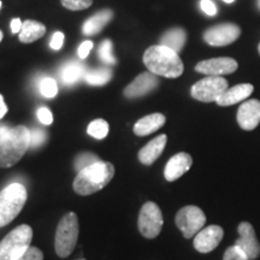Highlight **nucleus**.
<instances>
[{
	"label": "nucleus",
	"instance_id": "obj_1",
	"mask_svg": "<svg viewBox=\"0 0 260 260\" xmlns=\"http://www.w3.org/2000/svg\"><path fill=\"white\" fill-rule=\"evenodd\" d=\"M144 63L152 74L167 79H177L184 70L178 53L162 45L148 47L144 53Z\"/></svg>",
	"mask_w": 260,
	"mask_h": 260
},
{
	"label": "nucleus",
	"instance_id": "obj_2",
	"mask_svg": "<svg viewBox=\"0 0 260 260\" xmlns=\"http://www.w3.org/2000/svg\"><path fill=\"white\" fill-rule=\"evenodd\" d=\"M115 176V167L109 161H96L77 174L73 187L79 195L87 197L105 188Z\"/></svg>",
	"mask_w": 260,
	"mask_h": 260
},
{
	"label": "nucleus",
	"instance_id": "obj_3",
	"mask_svg": "<svg viewBox=\"0 0 260 260\" xmlns=\"http://www.w3.org/2000/svg\"><path fill=\"white\" fill-rule=\"evenodd\" d=\"M30 147V130L24 125L11 128L0 139V168H11Z\"/></svg>",
	"mask_w": 260,
	"mask_h": 260
},
{
	"label": "nucleus",
	"instance_id": "obj_4",
	"mask_svg": "<svg viewBox=\"0 0 260 260\" xmlns=\"http://www.w3.org/2000/svg\"><path fill=\"white\" fill-rule=\"evenodd\" d=\"M27 189L21 183H11L0 191V228L18 216L27 203Z\"/></svg>",
	"mask_w": 260,
	"mask_h": 260
},
{
	"label": "nucleus",
	"instance_id": "obj_5",
	"mask_svg": "<svg viewBox=\"0 0 260 260\" xmlns=\"http://www.w3.org/2000/svg\"><path fill=\"white\" fill-rule=\"evenodd\" d=\"M32 230L27 224H22L10 232L0 241V260H18L30 247Z\"/></svg>",
	"mask_w": 260,
	"mask_h": 260
},
{
	"label": "nucleus",
	"instance_id": "obj_6",
	"mask_svg": "<svg viewBox=\"0 0 260 260\" xmlns=\"http://www.w3.org/2000/svg\"><path fill=\"white\" fill-rule=\"evenodd\" d=\"M79 219L75 212L67 213L58 223L54 247L60 258H67L73 253L79 239Z\"/></svg>",
	"mask_w": 260,
	"mask_h": 260
},
{
	"label": "nucleus",
	"instance_id": "obj_7",
	"mask_svg": "<svg viewBox=\"0 0 260 260\" xmlns=\"http://www.w3.org/2000/svg\"><path fill=\"white\" fill-rule=\"evenodd\" d=\"M175 223L180 232L186 239H191L204 229L205 223H206V216L204 211L198 206H184L178 211L176 217H175Z\"/></svg>",
	"mask_w": 260,
	"mask_h": 260
},
{
	"label": "nucleus",
	"instance_id": "obj_8",
	"mask_svg": "<svg viewBox=\"0 0 260 260\" xmlns=\"http://www.w3.org/2000/svg\"><path fill=\"white\" fill-rule=\"evenodd\" d=\"M164 219L159 206L153 201H148L141 207L139 213V232L146 239H154L161 232Z\"/></svg>",
	"mask_w": 260,
	"mask_h": 260
},
{
	"label": "nucleus",
	"instance_id": "obj_9",
	"mask_svg": "<svg viewBox=\"0 0 260 260\" xmlns=\"http://www.w3.org/2000/svg\"><path fill=\"white\" fill-rule=\"evenodd\" d=\"M229 88L228 81L222 76H207L198 81L191 87L190 94L195 100L203 103L217 102L219 96Z\"/></svg>",
	"mask_w": 260,
	"mask_h": 260
},
{
	"label": "nucleus",
	"instance_id": "obj_10",
	"mask_svg": "<svg viewBox=\"0 0 260 260\" xmlns=\"http://www.w3.org/2000/svg\"><path fill=\"white\" fill-rule=\"evenodd\" d=\"M241 34L239 25L233 23H222L213 25L204 32V40L214 47H222L233 44Z\"/></svg>",
	"mask_w": 260,
	"mask_h": 260
},
{
	"label": "nucleus",
	"instance_id": "obj_11",
	"mask_svg": "<svg viewBox=\"0 0 260 260\" xmlns=\"http://www.w3.org/2000/svg\"><path fill=\"white\" fill-rule=\"evenodd\" d=\"M240 237L235 241V246L239 247L249 260H255L260 255V243L256 239L254 228L251 223L242 222L237 228Z\"/></svg>",
	"mask_w": 260,
	"mask_h": 260
},
{
	"label": "nucleus",
	"instance_id": "obj_12",
	"mask_svg": "<svg viewBox=\"0 0 260 260\" xmlns=\"http://www.w3.org/2000/svg\"><path fill=\"white\" fill-rule=\"evenodd\" d=\"M237 67L239 64L233 58L220 57L200 61L195 67V70L200 74L207 75V76H223V75L235 73Z\"/></svg>",
	"mask_w": 260,
	"mask_h": 260
},
{
	"label": "nucleus",
	"instance_id": "obj_13",
	"mask_svg": "<svg viewBox=\"0 0 260 260\" xmlns=\"http://www.w3.org/2000/svg\"><path fill=\"white\" fill-rule=\"evenodd\" d=\"M224 230L219 225H210L201 229L194 236V248L200 253H210L218 247L223 240Z\"/></svg>",
	"mask_w": 260,
	"mask_h": 260
},
{
	"label": "nucleus",
	"instance_id": "obj_14",
	"mask_svg": "<svg viewBox=\"0 0 260 260\" xmlns=\"http://www.w3.org/2000/svg\"><path fill=\"white\" fill-rule=\"evenodd\" d=\"M158 83L159 81L157 75L152 74L151 71H148V73H142L140 74L132 83L126 86V88L124 89L123 94H124V96L128 98V99L141 98L157 88Z\"/></svg>",
	"mask_w": 260,
	"mask_h": 260
},
{
	"label": "nucleus",
	"instance_id": "obj_15",
	"mask_svg": "<svg viewBox=\"0 0 260 260\" xmlns=\"http://www.w3.org/2000/svg\"><path fill=\"white\" fill-rule=\"evenodd\" d=\"M237 123L243 130H253L260 123V102L256 99L247 100L237 110Z\"/></svg>",
	"mask_w": 260,
	"mask_h": 260
},
{
	"label": "nucleus",
	"instance_id": "obj_16",
	"mask_svg": "<svg viewBox=\"0 0 260 260\" xmlns=\"http://www.w3.org/2000/svg\"><path fill=\"white\" fill-rule=\"evenodd\" d=\"M193 158L186 152H180L170 158L164 169V177L169 182H174L183 176L191 168Z\"/></svg>",
	"mask_w": 260,
	"mask_h": 260
},
{
	"label": "nucleus",
	"instance_id": "obj_17",
	"mask_svg": "<svg viewBox=\"0 0 260 260\" xmlns=\"http://www.w3.org/2000/svg\"><path fill=\"white\" fill-rule=\"evenodd\" d=\"M168 136L165 134H160L149 141L145 147H142L139 152V160L145 165H152L164 151L167 146Z\"/></svg>",
	"mask_w": 260,
	"mask_h": 260
},
{
	"label": "nucleus",
	"instance_id": "obj_18",
	"mask_svg": "<svg viewBox=\"0 0 260 260\" xmlns=\"http://www.w3.org/2000/svg\"><path fill=\"white\" fill-rule=\"evenodd\" d=\"M253 86L251 83H241L236 84V86L232 87V88H228L222 95L219 96V99L217 100V104L219 106H232L235 104L243 102L247 98L253 93Z\"/></svg>",
	"mask_w": 260,
	"mask_h": 260
},
{
	"label": "nucleus",
	"instance_id": "obj_19",
	"mask_svg": "<svg viewBox=\"0 0 260 260\" xmlns=\"http://www.w3.org/2000/svg\"><path fill=\"white\" fill-rule=\"evenodd\" d=\"M167 122V118L162 113H152L139 119L134 125V134L138 136H147L149 134H153L161 128Z\"/></svg>",
	"mask_w": 260,
	"mask_h": 260
},
{
	"label": "nucleus",
	"instance_id": "obj_20",
	"mask_svg": "<svg viewBox=\"0 0 260 260\" xmlns=\"http://www.w3.org/2000/svg\"><path fill=\"white\" fill-rule=\"evenodd\" d=\"M112 11L111 10H104V11L98 12L96 15H94L89 19H87L83 23L82 31L84 35L90 37V35H95L99 32L105 25L111 21L112 18Z\"/></svg>",
	"mask_w": 260,
	"mask_h": 260
},
{
	"label": "nucleus",
	"instance_id": "obj_21",
	"mask_svg": "<svg viewBox=\"0 0 260 260\" xmlns=\"http://www.w3.org/2000/svg\"><path fill=\"white\" fill-rule=\"evenodd\" d=\"M46 32V27L40 22L27 19L23 22L21 31H19V41L23 44H31V42L41 39Z\"/></svg>",
	"mask_w": 260,
	"mask_h": 260
},
{
	"label": "nucleus",
	"instance_id": "obj_22",
	"mask_svg": "<svg viewBox=\"0 0 260 260\" xmlns=\"http://www.w3.org/2000/svg\"><path fill=\"white\" fill-rule=\"evenodd\" d=\"M186 40H187L186 31H184L182 28H174L162 35L160 39V45L169 47L170 50L176 52V53H180V52L183 50Z\"/></svg>",
	"mask_w": 260,
	"mask_h": 260
},
{
	"label": "nucleus",
	"instance_id": "obj_23",
	"mask_svg": "<svg viewBox=\"0 0 260 260\" xmlns=\"http://www.w3.org/2000/svg\"><path fill=\"white\" fill-rule=\"evenodd\" d=\"M84 74H86V70L82 65L77 61H70L63 67L60 71V77L67 86H70V84L76 83L81 77L84 76Z\"/></svg>",
	"mask_w": 260,
	"mask_h": 260
},
{
	"label": "nucleus",
	"instance_id": "obj_24",
	"mask_svg": "<svg viewBox=\"0 0 260 260\" xmlns=\"http://www.w3.org/2000/svg\"><path fill=\"white\" fill-rule=\"evenodd\" d=\"M83 77L84 81L92 86H104L111 80L112 71L109 68H100V69L86 71Z\"/></svg>",
	"mask_w": 260,
	"mask_h": 260
},
{
	"label": "nucleus",
	"instance_id": "obj_25",
	"mask_svg": "<svg viewBox=\"0 0 260 260\" xmlns=\"http://www.w3.org/2000/svg\"><path fill=\"white\" fill-rule=\"evenodd\" d=\"M109 123H107L105 119L98 118L95 121L89 123L88 128H87V133L94 139L103 140L106 138L107 134H109Z\"/></svg>",
	"mask_w": 260,
	"mask_h": 260
},
{
	"label": "nucleus",
	"instance_id": "obj_26",
	"mask_svg": "<svg viewBox=\"0 0 260 260\" xmlns=\"http://www.w3.org/2000/svg\"><path fill=\"white\" fill-rule=\"evenodd\" d=\"M39 88H40V93L45 98H54L58 93V86L57 81L52 77H45L41 80L40 84H39Z\"/></svg>",
	"mask_w": 260,
	"mask_h": 260
},
{
	"label": "nucleus",
	"instance_id": "obj_27",
	"mask_svg": "<svg viewBox=\"0 0 260 260\" xmlns=\"http://www.w3.org/2000/svg\"><path fill=\"white\" fill-rule=\"evenodd\" d=\"M112 42L110 40H104L100 45L99 48V57L104 63L107 65H113L116 64V58L113 56V51H112Z\"/></svg>",
	"mask_w": 260,
	"mask_h": 260
},
{
	"label": "nucleus",
	"instance_id": "obj_28",
	"mask_svg": "<svg viewBox=\"0 0 260 260\" xmlns=\"http://www.w3.org/2000/svg\"><path fill=\"white\" fill-rule=\"evenodd\" d=\"M99 161V158L96 157L95 154L93 153H82L75 160V169H76L77 172H80L83 169L90 167L94 162Z\"/></svg>",
	"mask_w": 260,
	"mask_h": 260
},
{
	"label": "nucleus",
	"instance_id": "obj_29",
	"mask_svg": "<svg viewBox=\"0 0 260 260\" xmlns=\"http://www.w3.org/2000/svg\"><path fill=\"white\" fill-rule=\"evenodd\" d=\"M61 5L71 11H81L88 9L93 4V0H60Z\"/></svg>",
	"mask_w": 260,
	"mask_h": 260
},
{
	"label": "nucleus",
	"instance_id": "obj_30",
	"mask_svg": "<svg viewBox=\"0 0 260 260\" xmlns=\"http://www.w3.org/2000/svg\"><path fill=\"white\" fill-rule=\"evenodd\" d=\"M223 260H249L247 258V255L243 253L239 247L235 245L226 248V251L224 252Z\"/></svg>",
	"mask_w": 260,
	"mask_h": 260
},
{
	"label": "nucleus",
	"instance_id": "obj_31",
	"mask_svg": "<svg viewBox=\"0 0 260 260\" xmlns=\"http://www.w3.org/2000/svg\"><path fill=\"white\" fill-rule=\"evenodd\" d=\"M46 140V133L41 129H34L30 132V147H40Z\"/></svg>",
	"mask_w": 260,
	"mask_h": 260
},
{
	"label": "nucleus",
	"instance_id": "obj_32",
	"mask_svg": "<svg viewBox=\"0 0 260 260\" xmlns=\"http://www.w3.org/2000/svg\"><path fill=\"white\" fill-rule=\"evenodd\" d=\"M18 260H44V253L38 247H29Z\"/></svg>",
	"mask_w": 260,
	"mask_h": 260
},
{
	"label": "nucleus",
	"instance_id": "obj_33",
	"mask_svg": "<svg viewBox=\"0 0 260 260\" xmlns=\"http://www.w3.org/2000/svg\"><path fill=\"white\" fill-rule=\"evenodd\" d=\"M37 116L39 121L45 125H50L52 124V122H53V115H52V112L47 109V107H40V109L38 110Z\"/></svg>",
	"mask_w": 260,
	"mask_h": 260
},
{
	"label": "nucleus",
	"instance_id": "obj_34",
	"mask_svg": "<svg viewBox=\"0 0 260 260\" xmlns=\"http://www.w3.org/2000/svg\"><path fill=\"white\" fill-rule=\"evenodd\" d=\"M64 38H65L64 34L61 31L54 32V34L52 35V39L50 42V46L52 50H54V51L60 50L61 46H63V44H64Z\"/></svg>",
	"mask_w": 260,
	"mask_h": 260
},
{
	"label": "nucleus",
	"instance_id": "obj_35",
	"mask_svg": "<svg viewBox=\"0 0 260 260\" xmlns=\"http://www.w3.org/2000/svg\"><path fill=\"white\" fill-rule=\"evenodd\" d=\"M93 46L94 44L92 41H83L82 44L80 45L79 50H77V54H79V57L81 58V59H86L87 57H88L89 52L93 50Z\"/></svg>",
	"mask_w": 260,
	"mask_h": 260
},
{
	"label": "nucleus",
	"instance_id": "obj_36",
	"mask_svg": "<svg viewBox=\"0 0 260 260\" xmlns=\"http://www.w3.org/2000/svg\"><path fill=\"white\" fill-rule=\"evenodd\" d=\"M200 8L205 12V14L209 15V16H214L217 14V8L212 0H201Z\"/></svg>",
	"mask_w": 260,
	"mask_h": 260
},
{
	"label": "nucleus",
	"instance_id": "obj_37",
	"mask_svg": "<svg viewBox=\"0 0 260 260\" xmlns=\"http://www.w3.org/2000/svg\"><path fill=\"white\" fill-rule=\"evenodd\" d=\"M22 25H23V22L19 18H14L11 21V31L16 34V32H19L22 29Z\"/></svg>",
	"mask_w": 260,
	"mask_h": 260
},
{
	"label": "nucleus",
	"instance_id": "obj_38",
	"mask_svg": "<svg viewBox=\"0 0 260 260\" xmlns=\"http://www.w3.org/2000/svg\"><path fill=\"white\" fill-rule=\"evenodd\" d=\"M9 109H8V105H6L5 100H4V96L0 94V119L4 118V116L8 113Z\"/></svg>",
	"mask_w": 260,
	"mask_h": 260
},
{
	"label": "nucleus",
	"instance_id": "obj_39",
	"mask_svg": "<svg viewBox=\"0 0 260 260\" xmlns=\"http://www.w3.org/2000/svg\"><path fill=\"white\" fill-rule=\"evenodd\" d=\"M10 130V128H8V126L6 125H0V139L3 138V136H4L6 133H8Z\"/></svg>",
	"mask_w": 260,
	"mask_h": 260
},
{
	"label": "nucleus",
	"instance_id": "obj_40",
	"mask_svg": "<svg viewBox=\"0 0 260 260\" xmlns=\"http://www.w3.org/2000/svg\"><path fill=\"white\" fill-rule=\"evenodd\" d=\"M3 38H4V34H3V31L0 30V42H2V40H3Z\"/></svg>",
	"mask_w": 260,
	"mask_h": 260
},
{
	"label": "nucleus",
	"instance_id": "obj_41",
	"mask_svg": "<svg viewBox=\"0 0 260 260\" xmlns=\"http://www.w3.org/2000/svg\"><path fill=\"white\" fill-rule=\"evenodd\" d=\"M223 2H225V3H228V4H230V3H234L235 0H223Z\"/></svg>",
	"mask_w": 260,
	"mask_h": 260
},
{
	"label": "nucleus",
	"instance_id": "obj_42",
	"mask_svg": "<svg viewBox=\"0 0 260 260\" xmlns=\"http://www.w3.org/2000/svg\"><path fill=\"white\" fill-rule=\"evenodd\" d=\"M258 50H259V53H260V44H259V47H258Z\"/></svg>",
	"mask_w": 260,
	"mask_h": 260
},
{
	"label": "nucleus",
	"instance_id": "obj_43",
	"mask_svg": "<svg viewBox=\"0 0 260 260\" xmlns=\"http://www.w3.org/2000/svg\"><path fill=\"white\" fill-rule=\"evenodd\" d=\"M0 9H2V2H0Z\"/></svg>",
	"mask_w": 260,
	"mask_h": 260
},
{
	"label": "nucleus",
	"instance_id": "obj_44",
	"mask_svg": "<svg viewBox=\"0 0 260 260\" xmlns=\"http://www.w3.org/2000/svg\"><path fill=\"white\" fill-rule=\"evenodd\" d=\"M259 5H260V2H259Z\"/></svg>",
	"mask_w": 260,
	"mask_h": 260
}]
</instances>
